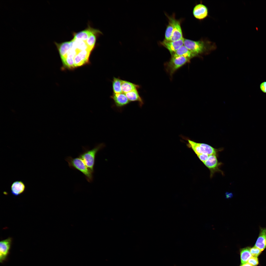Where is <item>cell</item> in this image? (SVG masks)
<instances>
[{"mask_svg":"<svg viewBox=\"0 0 266 266\" xmlns=\"http://www.w3.org/2000/svg\"><path fill=\"white\" fill-rule=\"evenodd\" d=\"M183 45L197 56L207 53L216 47L215 43L203 39L195 41L184 38Z\"/></svg>","mask_w":266,"mask_h":266,"instance_id":"cell-1","label":"cell"},{"mask_svg":"<svg viewBox=\"0 0 266 266\" xmlns=\"http://www.w3.org/2000/svg\"><path fill=\"white\" fill-rule=\"evenodd\" d=\"M104 144L101 143L96 146L91 150L87 148H83V152L79 155L85 164L92 172H94V166L95 158L97 153L104 147Z\"/></svg>","mask_w":266,"mask_h":266,"instance_id":"cell-2","label":"cell"},{"mask_svg":"<svg viewBox=\"0 0 266 266\" xmlns=\"http://www.w3.org/2000/svg\"><path fill=\"white\" fill-rule=\"evenodd\" d=\"M65 160L70 167L77 169L82 173L88 182H91L92 181L93 173L87 167L80 157L73 158L68 156L66 158Z\"/></svg>","mask_w":266,"mask_h":266,"instance_id":"cell-3","label":"cell"},{"mask_svg":"<svg viewBox=\"0 0 266 266\" xmlns=\"http://www.w3.org/2000/svg\"><path fill=\"white\" fill-rule=\"evenodd\" d=\"M187 141V146L191 149L197 155L202 154L217 155L218 151V150L207 144L197 143L189 139Z\"/></svg>","mask_w":266,"mask_h":266,"instance_id":"cell-4","label":"cell"},{"mask_svg":"<svg viewBox=\"0 0 266 266\" xmlns=\"http://www.w3.org/2000/svg\"><path fill=\"white\" fill-rule=\"evenodd\" d=\"M190 59L180 56L172 57L171 59L166 65V69L171 76L178 69L189 62Z\"/></svg>","mask_w":266,"mask_h":266,"instance_id":"cell-5","label":"cell"},{"mask_svg":"<svg viewBox=\"0 0 266 266\" xmlns=\"http://www.w3.org/2000/svg\"><path fill=\"white\" fill-rule=\"evenodd\" d=\"M12 238L9 237L0 242V262L2 263L7 257L10 249Z\"/></svg>","mask_w":266,"mask_h":266,"instance_id":"cell-6","label":"cell"},{"mask_svg":"<svg viewBox=\"0 0 266 266\" xmlns=\"http://www.w3.org/2000/svg\"><path fill=\"white\" fill-rule=\"evenodd\" d=\"M203 163L210 170L211 176L216 172L221 171L219 168L220 163L218 161L216 154L209 155L207 159Z\"/></svg>","mask_w":266,"mask_h":266,"instance_id":"cell-7","label":"cell"},{"mask_svg":"<svg viewBox=\"0 0 266 266\" xmlns=\"http://www.w3.org/2000/svg\"><path fill=\"white\" fill-rule=\"evenodd\" d=\"M168 18L169 21L172 23L173 26V33L170 41H175L183 38V37L180 21L173 17H169Z\"/></svg>","mask_w":266,"mask_h":266,"instance_id":"cell-8","label":"cell"},{"mask_svg":"<svg viewBox=\"0 0 266 266\" xmlns=\"http://www.w3.org/2000/svg\"><path fill=\"white\" fill-rule=\"evenodd\" d=\"M193 14L195 18L200 20H203L208 16V10L207 7L201 2L197 4L194 7Z\"/></svg>","mask_w":266,"mask_h":266,"instance_id":"cell-9","label":"cell"},{"mask_svg":"<svg viewBox=\"0 0 266 266\" xmlns=\"http://www.w3.org/2000/svg\"><path fill=\"white\" fill-rule=\"evenodd\" d=\"M92 51L89 50H86L79 52L74 58L75 67L83 65L88 62Z\"/></svg>","mask_w":266,"mask_h":266,"instance_id":"cell-10","label":"cell"},{"mask_svg":"<svg viewBox=\"0 0 266 266\" xmlns=\"http://www.w3.org/2000/svg\"><path fill=\"white\" fill-rule=\"evenodd\" d=\"M184 38L175 41H168L165 39L161 42V45L167 49L172 55L183 45Z\"/></svg>","mask_w":266,"mask_h":266,"instance_id":"cell-11","label":"cell"},{"mask_svg":"<svg viewBox=\"0 0 266 266\" xmlns=\"http://www.w3.org/2000/svg\"><path fill=\"white\" fill-rule=\"evenodd\" d=\"M113 100L116 106L118 108H121L128 104L130 102L125 94L113 93L110 97Z\"/></svg>","mask_w":266,"mask_h":266,"instance_id":"cell-12","label":"cell"},{"mask_svg":"<svg viewBox=\"0 0 266 266\" xmlns=\"http://www.w3.org/2000/svg\"><path fill=\"white\" fill-rule=\"evenodd\" d=\"M254 246L262 251L266 248V228L260 227L259 233Z\"/></svg>","mask_w":266,"mask_h":266,"instance_id":"cell-13","label":"cell"},{"mask_svg":"<svg viewBox=\"0 0 266 266\" xmlns=\"http://www.w3.org/2000/svg\"><path fill=\"white\" fill-rule=\"evenodd\" d=\"M77 53L76 50L71 48L67 53L66 57L62 60L64 65L70 69L75 68L74 59Z\"/></svg>","mask_w":266,"mask_h":266,"instance_id":"cell-14","label":"cell"},{"mask_svg":"<svg viewBox=\"0 0 266 266\" xmlns=\"http://www.w3.org/2000/svg\"><path fill=\"white\" fill-rule=\"evenodd\" d=\"M54 43L58 50L62 60L65 58L71 49L70 41L60 43L54 42Z\"/></svg>","mask_w":266,"mask_h":266,"instance_id":"cell-15","label":"cell"},{"mask_svg":"<svg viewBox=\"0 0 266 266\" xmlns=\"http://www.w3.org/2000/svg\"><path fill=\"white\" fill-rule=\"evenodd\" d=\"M98 30L88 26L86 29L74 33L73 38L85 41L90 35Z\"/></svg>","mask_w":266,"mask_h":266,"instance_id":"cell-16","label":"cell"},{"mask_svg":"<svg viewBox=\"0 0 266 266\" xmlns=\"http://www.w3.org/2000/svg\"><path fill=\"white\" fill-rule=\"evenodd\" d=\"M11 189L12 194L15 196H17L24 191L25 186L22 181H15L12 184Z\"/></svg>","mask_w":266,"mask_h":266,"instance_id":"cell-17","label":"cell"},{"mask_svg":"<svg viewBox=\"0 0 266 266\" xmlns=\"http://www.w3.org/2000/svg\"><path fill=\"white\" fill-rule=\"evenodd\" d=\"M171 55L172 57L183 56L190 59L197 56L196 55L188 50L184 45L181 47Z\"/></svg>","mask_w":266,"mask_h":266,"instance_id":"cell-18","label":"cell"},{"mask_svg":"<svg viewBox=\"0 0 266 266\" xmlns=\"http://www.w3.org/2000/svg\"><path fill=\"white\" fill-rule=\"evenodd\" d=\"M127 98L130 101H137L138 102L140 107L144 104L143 100L140 96L137 89L125 94Z\"/></svg>","mask_w":266,"mask_h":266,"instance_id":"cell-19","label":"cell"},{"mask_svg":"<svg viewBox=\"0 0 266 266\" xmlns=\"http://www.w3.org/2000/svg\"><path fill=\"white\" fill-rule=\"evenodd\" d=\"M121 88L123 93L125 94L140 88L139 85L126 81L122 80Z\"/></svg>","mask_w":266,"mask_h":266,"instance_id":"cell-20","label":"cell"},{"mask_svg":"<svg viewBox=\"0 0 266 266\" xmlns=\"http://www.w3.org/2000/svg\"><path fill=\"white\" fill-rule=\"evenodd\" d=\"M250 247H247L239 250L241 264V265L248 262L249 260L252 256L250 252Z\"/></svg>","mask_w":266,"mask_h":266,"instance_id":"cell-21","label":"cell"},{"mask_svg":"<svg viewBox=\"0 0 266 266\" xmlns=\"http://www.w3.org/2000/svg\"><path fill=\"white\" fill-rule=\"evenodd\" d=\"M102 33L99 30L90 35L85 41L88 48L91 50H93L95 46L97 38Z\"/></svg>","mask_w":266,"mask_h":266,"instance_id":"cell-22","label":"cell"},{"mask_svg":"<svg viewBox=\"0 0 266 266\" xmlns=\"http://www.w3.org/2000/svg\"><path fill=\"white\" fill-rule=\"evenodd\" d=\"M121 80H122L118 78H113L112 81L113 93L118 94L122 93L121 87Z\"/></svg>","mask_w":266,"mask_h":266,"instance_id":"cell-23","label":"cell"},{"mask_svg":"<svg viewBox=\"0 0 266 266\" xmlns=\"http://www.w3.org/2000/svg\"><path fill=\"white\" fill-rule=\"evenodd\" d=\"M173 30V26L172 23L169 21L165 31V39L170 41Z\"/></svg>","mask_w":266,"mask_h":266,"instance_id":"cell-24","label":"cell"},{"mask_svg":"<svg viewBox=\"0 0 266 266\" xmlns=\"http://www.w3.org/2000/svg\"><path fill=\"white\" fill-rule=\"evenodd\" d=\"M250 251L252 256L256 257L260 254L262 251L259 249L254 246L251 248Z\"/></svg>","mask_w":266,"mask_h":266,"instance_id":"cell-25","label":"cell"},{"mask_svg":"<svg viewBox=\"0 0 266 266\" xmlns=\"http://www.w3.org/2000/svg\"><path fill=\"white\" fill-rule=\"evenodd\" d=\"M247 263L252 266H257L259 263L258 257L252 256L249 260Z\"/></svg>","mask_w":266,"mask_h":266,"instance_id":"cell-26","label":"cell"},{"mask_svg":"<svg viewBox=\"0 0 266 266\" xmlns=\"http://www.w3.org/2000/svg\"><path fill=\"white\" fill-rule=\"evenodd\" d=\"M260 88L263 93L266 94V81H264L260 84Z\"/></svg>","mask_w":266,"mask_h":266,"instance_id":"cell-27","label":"cell"},{"mask_svg":"<svg viewBox=\"0 0 266 266\" xmlns=\"http://www.w3.org/2000/svg\"><path fill=\"white\" fill-rule=\"evenodd\" d=\"M209 155L206 154H202L198 155L197 156L200 159L203 163L207 159Z\"/></svg>","mask_w":266,"mask_h":266,"instance_id":"cell-28","label":"cell"},{"mask_svg":"<svg viewBox=\"0 0 266 266\" xmlns=\"http://www.w3.org/2000/svg\"><path fill=\"white\" fill-rule=\"evenodd\" d=\"M233 196V194L231 193L226 192L225 194V198L226 199L231 198Z\"/></svg>","mask_w":266,"mask_h":266,"instance_id":"cell-29","label":"cell"},{"mask_svg":"<svg viewBox=\"0 0 266 266\" xmlns=\"http://www.w3.org/2000/svg\"><path fill=\"white\" fill-rule=\"evenodd\" d=\"M239 266H252L250 264L247 263L246 264L240 265Z\"/></svg>","mask_w":266,"mask_h":266,"instance_id":"cell-30","label":"cell"}]
</instances>
